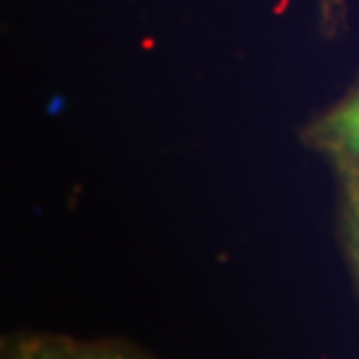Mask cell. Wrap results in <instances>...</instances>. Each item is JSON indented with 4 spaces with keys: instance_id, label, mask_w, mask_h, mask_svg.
<instances>
[{
    "instance_id": "cell-1",
    "label": "cell",
    "mask_w": 359,
    "mask_h": 359,
    "mask_svg": "<svg viewBox=\"0 0 359 359\" xmlns=\"http://www.w3.org/2000/svg\"><path fill=\"white\" fill-rule=\"evenodd\" d=\"M298 139L333 173H359V77L335 102L309 117Z\"/></svg>"
},
{
    "instance_id": "cell-2",
    "label": "cell",
    "mask_w": 359,
    "mask_h": 359,
    "mask_svg": "<svg viewBox=\"0 0 359 359\" xmlns=\"http://www.w3.org/2000/svg\"><path fill=\"white\" fill-rule=\"evenodd\" d=\"M0 359H160L128 338H77L46 330L0 335Z\"/></svg>"
},
{
    "instance_id": "cell-3",
    "label": "cell",
    "mask_w": 359,
    "mask_h": 359,
    "mask_svg": "<svg viewBox=\"0 0 359 359\" xmlns=\"http://www.w3.org/2000/svg\"><path fill=\"white\" fill-rule=\"evenodd\" d=\"M335 231L359 293V173H335Z\"/></svg>"
}]
</instances>
